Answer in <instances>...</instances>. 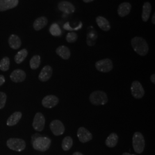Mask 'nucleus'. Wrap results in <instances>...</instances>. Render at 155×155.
Wrapping results in <instances>:
<instances>
[{"instance_id": "obj_1", "label": "nucleus", "mask_w": 155, "mask_h": 155, "mask_svg": "<svg viewBox=\"0 0 155 155\" xmlns=\"http://www.w3.org/2000/svg\"><path fill=\"white\" fill-rule=\"evenodd\" d=\"M131 45L134 51L139 55H147L149 51V47L147 41L141 37L136 36L131 40Z\"/></svg>"}, {"instance_id": "obj_2", "label": "nucleus", "mask_w": 155, "mask_h": 155, "mask_svg": "<svg viewBox=\"0 0 155 155\" xmlns=\"http://www.w3.org/2000/svg\"><path fill=\"white\" fill-rule=\"evenodd\" d=\"M89 100L93 105H104L107 103V95L102 91H95L90 95Z\"/></svg>"}, {"instance_id": "obj_3", "label": "nucleus", "mask_w": 155, "mask_h": 155, "mask_svg": "<svg viewBox=\"0 0 155 155\" xmlns=\"http://www.w3.org/2000/svg\"><path fill=\"white\" fill-rule=\"evenodd\" d=\"M51 144V139L45 137L36 138L32 142L33 148L40 152H45L50 148Z\"/></svg>"}, {"instance_id": "obj_4", "label": "nucleus", "mask_w": 155, "mask_h": 155, "mask_svg": "<svg viewBox=\"0 0 155 155\" xmlns=\"http://www.w3.org/2000/svg\"><path fill=\"white\" fill-rule=\"evenodd\" d=\"M133 149L135 152L140 154L144 151L145 148V140L143 135L140 132L134 133L132 139Z\"/></svg>"}, {"instance_id": "obj_5", "label": "nucleus", "mask_w": 155, "mask_h": 155, "mask_svg": "<svg viewBox=\"0 0 155 155\" xmlns=\"http://www.w3.org/2000/svg\"><path fill=\"white\" fill-rule=\"evenodd\" d=\"M7 147L11 150L21 152L25 150L26 147V143L24 140L18 138H11L6 142Z\"/></svg>"}, {"instance_id": "obj_6", "label": "nucleus", "mask_w": 155, "mask_h": 155, "mask_svg": "<svg viewBox=\"0 0 155 155\" xmlns=\"http://www.w3.org/2000/svg\"><path fill=\"white\" fill-rule=\"evenodd\" d=\"M95 68L100 72H109L113 69V64L111 59L106 58L97 61L95 63Z\"/></svg>"}, {"instance_id": "obj_7", "label": "nucleus", "mask_w": 155, "mask_h": 155, "mask_svg": "<svg viewBox=\"0 0 155 155\" xmlns=\"http://www.w3.org/2000/svg\"><path fill=\"white\" fill-rule=\"evenodd\" d=\"M45 120L44 115L41 113H37L33 118L32 127L33 129L38 132L42 131L45 127Z\"/></svg>"}, {"instance_id": "obj_8", "label": "nucleus", "mask_w": 155, "mask_h": 155, "mask_svg": "<svg viewBox=\"0 0 155 155\" xmlns=\"http://www.w3.org/2000/svg\"><path fill=\"white\" fill-rule=\"evenodd\" d=\"M131 91L132 96L136 99L142 98L145 94V91L142 84L137 81H135L132 83Z\"/></svg>"}, {"instance_id": "obj_9", "label": "nucleus", "mask_w": 155, "mask_h": 155, "mask_svg": "<svg viewBox=\"0 0 155 155\" xmlns=\"http://www.w3.org/2000/svg\"><path fill=\"white\" fill-rule=\"evenodd\" d=\"M50 129L55 136H60L65 131V127L63 124L58 120H53L50 125Z\"/></svg>"}, {"instance_id": "obj_10", "label": "nucleus", "mask_w": 155, "mask_h": 155, "mask_svg": "<svg viewBox=\"0 0 155 155\" xmlns=\"http://www.w3.org/2000/svg\"><path fill=\"white\" fill-rule=\"evenodd\" d=\"M77 136L79 140L82 143L89 142L93 139L92 134L84 127H80L78 129Z\"/></svg>"}, {"instance_id": "obj_11", "label": "nucleus", "mask_w": 155, "mask_h": 155, "mask_svg": "<svg viewBox=\"0 0 155 155\" xmlns=\"http://www.w3.org/2000/svg\"><path fill=\"white\" fill-rule=\"evenodd\" d=\"M59 103V98L54 95H48L45 96L42 100L41 104L45 108H52Z\"/></svg>"}, {"instance_id": "obj_12", "label": "nucleus", "mask_w": 155, "mask_h": 155, "mask_svg": "<svg viewBox=\"0 0 155 155\" xmlns=\"http://www.w3.org/2000/svg\"><path fill=\"white\" fill-rule=\"evenodd\" d=\"M10 78L12 82L15 83H20L25 81L26 73L21 69H17L12 72Z\"/></svg>"}, {"instance_id": "obj_13", "label": "nucleus", "mask_w": 155, "mask_h": 155, "mask_svg": "<svg viewBox=\"0 0 155 155\" xmlns=\"http://www.w3.org/2000/svg\"><path fill=\"white\" fill-rule=\"evenodd\" d=\"M58 9L59 11L66 14H72L75 11L74 5L72 3L66 1H62L60 2L58 4Z\"/></svg>"}, {"instance_id": "obj_14", "label": "nucleus", "mask_w": 155, "mask_h": 155, "mask_svg": "<svg viewBox=\"0 0 155 155\" xmlns=\"http://www.w3.org/2000/svg\"><path fill=\"white\" fill-rule=\"evenodd\" d=\"M52 68L50 66H45L43 68L39 75V79L41 82H47L52 75Z\"/></svg>"}, {"instance_id": "obj_15", "label": "nucleus", "mask_w": 155, "mask_h": 155, "mask_svg": "<svg viewBox=\"0 0 155 155\" xmlns=\"http://www.w3.org/2000/svg\"><path fill=\"white\" fill-rule=\"evenodd\" d=\"M18 4V0H0V11H5L15 8Z\"/></svg>"}, {"instance_id": "obj_16", "label": "nucleus", "mask_w": 155, "mask_h": 155, "mask_svg": "<svg viewBox=\"0 0 155 155\" xmlns=\"http://www.w3.org/2000/svg\"><path fill=\"white\" fill-rule=\"evenodd\" d=\"M132 6L129 2H122L120 4L118 8V15L121 17L127 16L131 11Z\"/></svg>"}, {"instance_id": "obj_17", "label": "nucleus", "mask_w": 155, "mask_h": 155, "mask_svg": "<svg viewBox=\"0 0 155 155\" xmlns=\"http://www.w3.org/2000/svg\"><path fill=\"white\" fill-rule=\"evenodd\" d=\"M56 53L64 60H68L71 56L70 49L64 45H61L56 50Z\"/></svg>"}, {"instance_id": "obj_18", "label": "nucleus", "mask_w": 155, "mask_h": 155, "mask_svg": "<svg viewBox=\"0 0 155 155\" xmlns=\"http://www.w3.org/2000/svg\"><path fill=\"white\" fill-rule=\"evenodd\" d=\"M96 22L100 29L105 32H107L110 29V23L109 22V21L104 17L101 16L97 17Z\"/></svg>"}, {"instance_id": "obj_19", "label": "nucleus", "mask_w": 155, "mask_h": 155, "mask_svg": "<svg viewBox=\"0 0 155 155\" xmlns=\"http://www.w3.org/2000/svg\"><path fill=\"white\" fill-rule=\"evenodd\" d=\"M22 117V113L20 111L14 112L7 120L6 124L8 126L12 127L16 125Z\"/></svg>"}, {"instance_id": "obj_20", "label": "nucleus", "mask_w": 155, "mask_h": 155, "mask_svg": "<svg viewBox=\"0 0 155 155\" xmlns=\"http://www.w3.org/2000/svg\"><path fill=\"white\" fill-rule=\"evenodd\" d=\"M48 20L45 17H40L36 19V20L33 22V28L38 31L41 30V29L45 28V27L47 25Z\"/></svg>"}, {"instance_id": "obj_21", "label": "nucleus", "mask_w": 155, "mask_h": 155, "mask_svg": "<svg viewBox=\"0 0 155 155\" xmlns=\"http://www.w3.org/2000/svg\"><path fill=\"white\" fill-rule=\"evenodd\" d=\"M152 11V5L149 2H145L143 6L142 20L144 22H147L150 18Z\"/></svg>"}, {"instance_id": "obj_22", "label": "nucleus", "mask_w": 155, "mask_h": 155, "mask_svg": "<svg viewBox=\"0 0 155 155\" xmlns=\"http://www.w3.org/2000/svg\"><path fill=\"white\" fill-rule=\"evenodd\" d=\"M98 38V34L94 29H91L87 33L86 43L89 46L92 47L95 45L97 39Z\"/></svg>"}, {"instance_id": "obj_23", "label": "nucleus", "mask_w": 155, "mask_h": 155, "mask_svg": "<svg viewBox=\"0 0 155 155\" xmlns=\"http://www.w3.org/2000/svg\"><path fill=\"white\" fill-rule=\"evenodd\" d=\"M9 44L12 49L17 50L21 47V41L18 36L11 35L9 39Z\"/></svg>"}, {"instance_id": "obj_24", "label": "nucleus", "mask_w": 155, "mask_h": 155, "mask_svg": "<svg viewBox=\"0 0 155 155\" xmlns=\"http://www.w3.org/2000/svg\"><path fill=\"white\" fill-rule=\"evenodd\" d=\"M118 140V137L116 133H111L106 140L105 144L109 148H114L116 146Z\"/></svg>"}, {"instance_id": "obj_25", "label": "nucleus", "mask_w": 155, "mask_h": 155, "mask_svg": "<svg viewBox=\"0 0 155 155\" xmlns=\"http://www.w3.org/2000/svg\"><path fill=\"white\" fill-rule=\"evenodd\" d=\"M28 51L26 49H22L17 52L15 56V61L17 64H20L24 61L28 56Z\"/></svg>"}, {"instance_id": "obj_26", "label": "nucleus", "mask_w": 155, "mask_h": 155, "mask_svg": "<svg viewBox=\"0 0 155 155\" xmlns=\"http://www.w3.org/2000/svg\"><path fill=\"white\" fill-rule=\"evenodd\" d=\"M72 144H73V140L72 138L70 136H66L62 141V143H61L62 149L65 151H67L71 148Z\"/></svg>"}, {"instance_id": "obj_27", "label": "nucleus", "mask_w": 155, "mask_h": 155, "mask_svg": "<svg viewBox=\"0 0 155 155\" xmlns=\"http://www.w3.org/2000/svg\"><path fill=\"white\" fill-rule=\"evenodd\" d=\"M40 63H41L40 56L38 55H36L33 56V57L31 58L29 62V65L31 69L36 70L39 68V67L40 65Z\"/></svg>"}, {"instance_id": "obj_28", "label": "nucleus", "mask_w": 155, "mask_h": 155, "mask_svg": "<svg viewBox=\"0 0 155 155\" xmlns=\"http://www.w3.org/2000/svg\"><path fill=\"white\" fill-rule=\"evenodd\" d=\"M50 32L54 36H60L61 35V29L58 24L54 23L50 27Z\"/></svg>"}, {"instance_id": "obj_29", "label": "nucleus", "mask_w": 155, "mask_h": 155, "mask_svg": "<svg viewBox=\"0 0 155 155\" xmlns=\"http://www.w3.org/2000/svg\"><path fill=\"white\" fill-rule=\"evenodd\" d=\"M10 66V59L8 57L3 58L0 61V70L2 71H6Z\"/></svg>"}, {"instance_id": "obj_30", "label": "nucleus", "mask_w": 155, "mask_h": 155, "mask_svg": "<svg viewBox=\"0 0 155 155\" xmlns=\"http://www.w3.org/2000/svg\"><path fill=\"white\" fill-rule=\"evenodd\" d=\"M78 39V35L77 33L74 32H69L67 35L66 41L69 43H72L77 41Z\"/></svg>"}, {"instance_id": "obj_31", "label": "nucleus", "mask_w": 155, "mask_h": 155, "mask_svg": "<svg viewBox=\"0 0 155 155\" xmlns=\"http://www.w3.org/2000/svg\"><path fill=\"white\" fill-rule=\"evenodd\" d=\"M82 25H83V24L82 22H80L79 25L75 27V28H72V27H71L70 26V24H69V22H67L66 24H64V25H63V28L67 30V31H77V30H79L81 29V28H82Z\"/></svg>"}, {"instance_id": "obj_32", "label": "nucleus", "mask_w": 155, "mask_h": 155, "mask_svg": "<svg viewBox=\"0 0 155 155\" xmlns=\"http://www.w3.org/2000/svg\"><path fill=\"white\" fill-rule=\"evenodd\" d=\"M6 98H7L6 94L4 92L0 91V109L5 107L6 102Z\"/></svg>"}, {"instance_id": "obj_33", "label": "nucleus", "mask_w": 155, "mask_h": 155, "mask_svg": "<svg viewBox=\"0 0 155 155\" xmlns=\"http://www.w3.org/2000/svg\"><path fill=\"white\" fill-rule=\"evenodd\" d=\"M5 82V78L4 75H0V86H1Z\"/></svg>"}, {"instance_id": "obj_34", "label": "nucleus", "mask_w": 155, "mask_h": 155, "mask_svg": "<svg viewBox=\"0 0 155 155\" xmlns=\"http://www.w3.org/2000/svg\"><path fill=\"white\" fill-rule=\"evenodd\" d=\"M150 81L153 83H155V75L153 74L150 77Z\"/></svg>"}, {"instance_id": "obj_35", "label": "nucleus", "mask_w": 155, "mask_h": 155, "mask_svg": "<svg viewBox=\"0 0 155 155\" xmlns=\"http://www.w3.org/2000/svg\"><path fill=\"white\" fill-rule=\"evenodd\" d=\"M152 24H153V25H155V14L154 13L153 15V16H152Z\"/></svg>"}, {"instance_id": "obj_36", "label": "nucleus", "mask_w": 155, "mask_h": 155, "mask_svg": "<svg viewBox=\"0 0 155 155\" xmlns=\"http://www.w3.org/2000/svg\"><path fill=\"white\" fill-rule=\"evenodd\" d=\"M72 155H83L82 153L81 152H76L75 153H74Z\"/></svg>"}, {"instance_id": "obj_37", "label": "nucleus", "mask_w": 155, "mask_h": 155, "mask_svg": "<svg viewBox=\"0 0 155 155\" xmlns=\"http://www.w3.org/2000/svg\"><path fill=\"white\" fill-rule=\"evenodd\" d=\"M83 1L84 2H86V3H89V2H90L93 1L94 0H83Z\"/></svg>"}, {"instance_id": "obj_38", "label": "nucleus", "mask_w": 155, "mask_h": 155, "mask_svg": "<svg viewBox=\"0 0 155 155\" xmlns=\"http://www.w3.org/2000/svg\"><path fill=\"white\" fill-rule=\"evenodd\" d=\"M122 155H132V154H130V153H127V152H125V153H124Z\"/></svg>"}]
</instances>
